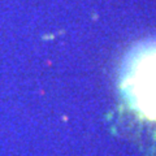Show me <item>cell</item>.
Returning <instances> with one entry per match:
<instances>
[{
    "instance_id": "6da1fadb",
    "label": "cell",
    "mask_w": 156,
    "mask_h": 156,
    "mask_svg": "<svg viewBox=\"0 0 156 156\" xmlns=\"http://www.w3.org/2000/svg\"><path fill=\"white\" fill-rule=\"evenodd\" d=\"M121 87L131 108L156 121V42L131 52L122 72Z\"/></svg>"
}]
</instances>
